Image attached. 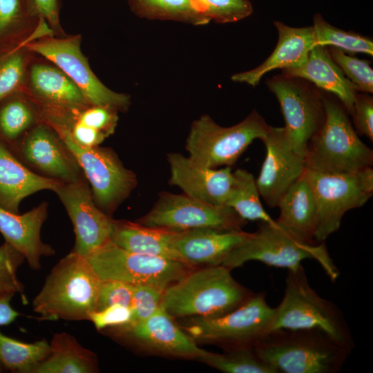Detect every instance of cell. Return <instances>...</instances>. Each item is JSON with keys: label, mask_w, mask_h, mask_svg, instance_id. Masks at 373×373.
Here are the masks:
<instances>
[{"label": "cell", "mask_w": 373, "mask_h": 373, "mask_svg": "<svg viewBox=\"0 0 373 373\" xmlns=\"http://www.w3.org/2000/svg\"><path fill=\"white\" fill-rule=\"evenodd\" d=\"M254 348L274 373H337L352 350L317 329H276Z\"/></svg>", "instance_id": "obj_1"}, {"label": "cell", "mask_w": 373, "mask_h": 373, "mask_svg": "<svg viewBox=\"0 0 373 373\" xmlns=\"http://www.w3.org/2000/svg\"><path fill=\"white\" fill-rule=\"evenodd\" d=\"M253 294L222 265L192 269L166 287L160 306L173 318L213 317L228 313Z\"/></svg>", "instance_id": "obj_2"}, {"label": "cell", "mask_w": 373, "mask_h": 373, "mask_svg": "<svg viewBox=\"0 0 373 373\" xmlns=\"http://www.w3.org/2000/svg\"><path fill=\"white\" fill-rule=\"evenodd\" d=\"M101 282L86 258L70 251L47 276L33 300V311L46 320L89 321Z\"/></svg>", "instance_id": "obj_3"}, {"label": "cell", "mask_w": 373, "mask_h": 373, "mask_svg": "<svg viewBox=\"0 0 373 373\" xmlns=\"http://www.w3.org/2000/svg\"><path fill=\"white\" fill-rule=\"evenodd\" d=\"M325 117L308 142L307 169L327 173H354L373 164V151L354 129L348 112L336 97L322 93Z\"/></svg>", "instance_id": "obj_4"}, {"label": "cell", "mask_w": 373, "mask_h": 373, "mask_svg": "<svg viewBox=\"0 0 373 373\" xmlns=\"http://www.w3.org/2000/svg\"><path fill=\"white\" fill-rule=\"evenodd\" d=\"M281 329H317L352 350L354 347L342 312L310 286L302 265L288 270L283 298L275 308L273 330Z\"/></svg>", "instance_id": "obj_5"}, {"label": "cell", "mask_w": 373, "mask_h": 373, "mask_svg": "<svg viewBox=\"0 0 373 373\" xmlns=\"http://www.w3.org/2000/svg\"><path fill=\"white\" fill-rule=\"evenodd\" d=\"M313 259L318 262L332 281L339 276V271L323 242H303L283 228L274 220L260 222L258 230L237 247L224 260L222 265L230 270L242 266L251 260L268 266L294 269L302 261Z\"/></svg>", "instance_id": "obj_6"}, {"label": "cell", "mask_w": 373, "mask_h": 373, "mask_svg": "<svg viewBox=\"0 0 373 373\" xmlns=\"http://www.w3.org/2000/svg\"><path fill=\"white\" fill-rule=\"evenodd\" d=\"M270 126L254 110L240 123L222 127L210 116L194 121L186 142L189 157L209 168L231 166L256 139L266 136Z\"/></svg>", "instance_id": "obj_7"}, {"label": "cell", "mask_w": 373, "mask_h": 373, "mask_svg": "<svg viewBox=\"0 0 373 373\" xmlns=\"http://www.w3.org/2000/svg\"><path fill=\"white\" fill-rule=\"evenodd\" d=\"M275 308L265 293L253 294L233 310L213 317H194L184 327L195 341L222 345L227 349L254 346L273 331Z\"/></svg>", "instance_id": "obj_8"}, {"label": "cell", "mask_w": 373, "mask_h": 373, "mask_svg": "<svg viewBox=\"0 0 373 373\" xmlns=\"http://www.w3.org/2000/svg\"><path fill=\"white\" fill-rule=\"evenodd\" d=\"M318 208L314 235L317 243L324 242L338 230L345 213L364 205L373 194V169L365 168L354 173H327L306 169Z\"/></svg>", "instance_id": "obj_9"}, {"label": "cell", "mask_w": 373, "mask_h": 373, "mask_svg": "<svg viewBox=\"0 0 373 373\" xmlns=\"http://www.w3.org/2000/svg\"><path fill=\"white\" fill-rule=\"evenodd\" d=\"M85 258L101 281L114 280L163 290L193 269L180 261L126 251L111 241Z\"/></svg>", "instance_id": "obj_10"}, {"label": "cell", "mask_w": 373, "mask_h": 373, "mask_svg": "<svg viewBox=\"0 0 373 373\" xmlns=\"http://www.w3.org/2000/svg\"><path fill=\"white\" fill-rule=\"evenodd\" d=\"M82 35H48L26 45L36 53L58 66L82 91L91 104L126 111L130 96L115 92L105 86L92 70L82 48Z\"/></svg>", "instance_id": "obj_11"}, {"label": "cell", "mask_w": 373, "mask_h": 373, "mask_svg": "<svg viewBox=\"0 0 373 373\" xmlns=\"http://www.w3.org/2000/svg\"><path fill=\"white\" fill-rule=\"evenodd\" d=\"M23 90L37 106L42 120L54 128H66L77 111L91 104L58 66L36 53Z\"/></svg>", "instance_id": "obj_12"}, {"label": "cell", "mask_w": 373, "mask_h": 373, "mask_svg": "<svg viewBox=\"0 0 373 373\" xmlns=\"http://www.w3.org/2000/svg\"><path fill=\"white\" fill-rule=\"evenodd\" d=\"M55 131L89 182L96 204L111 216L135 187L136 175L124 166L112 149L99 146H83L75 142L65 131Z\"/></svg>", "instance_id": "obj_13"}, {"label": "cell", "mask_w": 373, "mask_h": 373, "mask_svg": "<svg viewBox=\"0 0 373 373\" xmlns=\"http://www.w3.org/2000/svg\"><path fill=\"white\" fill-rule=\"evenodd\" d=\"M232 208L203 202L186 194L163 192L153 209L137 222L174 231L211 228L240 230L247 223Z\"/></svg>", "instance_id": "obj_14"}, {"label": "cell", "mask_w": 373, "mask_h": 373, "mask_svg": "<svg viewBox=\"0 0 373 373\" xmlns=\"http://www.w3.org/2000/svg\"><path fill=\"white\" fill-rule=\"evenodd\" d=\"M267 86L280 104L293 149L305 157L308 142L325 121L322 93L304 79L283 74L268 79Z\"/></svg>", "instance_id": "obj_15"}, {"label": "cell", "mask_w": 373, "mask_h": 373, "mask_svg": "<svg viewBox=\"0 0 373 373\" xmlns=\"http://www.w3.org/2000/svg\"><path fill=\"white\" fill-rule=\"evenodd\" d=\"M55 193L73 225L75 240L71 252L86 257L110 242L113 220L96 204L85 176L61 182Z\"/></svg>", "instance_id": "obj_16"}, {"label": "cell", "mask_w": 373, "mask_h": 373, "mask_svg": "<svg viewBox=\"0 0 373 373\" xmlns=\"http://www.w3.org/2000/svg\"><path fill=\"white\" fill-rule=\"evenodd\" d=\"M10 149L27 167L44 177L64 182L84 177L60 135L44 121Z\"/></svg>", "instance_id": "obj_17"}, {"label": "cell", "mask_w": 373, "mask_h": 373, "mask_svg": "<svg viewBox=\"0 0 373 373\" xmlns=\"http://www.w3.org/2000/svg\"><path fill=\"white\" fill-rule=\"evenodd\" d=\"M262 141L266 155L256 182L266 204L276 207L285 193L306 171L305 157L293 149L285 127L270 126Z\"/></svg>", "instance_id": "obj_18"}, {"label": "cell", "mask_w": 373, "mask_h": 373, "mask_svg": "<svg viewBox=\"0 0 373 373\" xmlns=\"http://www.w3.org/2000/svg\"><path fill=\"white\" fill-rule=\"evenodd\" d=\"M107 330L142 348L165 355L201 361L208 352L199 347L161 306L144 321Z\"/></svg>", "instance_id": "obj_19"}, {"label": "cell", "mask_w": 373, "mask_h": 373, "mask_svg": "<svg viewBox=\"0 0 373 373\" xmlns=\"http://www.w3.org/2000/svg\"><path fill=\"white\" fill-rule=\"evenodd\" d=\"M169 183L188 196L213 205H225L234 182L231 166L221 169L200 165L189 157L171 153L167 155Z\"/></svg>", "instance_id": "obj_20"}, {"label": "cell", "mask_w": 373, "mask_h": 373, "mask_svg": "<svg viewBox=\"0 0 373 373\" xmlns=\"http://www.w3.org/2000/svg\"><path fill=\"white\" fill-rule=\"evenodd\" d=\"M250 235L240 230L200 228L176 231L172 247L183 262L191 266L222 265Z\"/></svg>", "instance_id": "obj_21"}, {"label": "cell", "mask_w": 373, "mask_h": 373, "mask_svg": "<svg viewBox=\"0 0 373 373\" xmlns=\"http://www.w3.org/2000/svg\"><path fill=\"white\" fill-rule=\"evenodd\" d=\"M48 203L44 202L23 214L0 207V233L34 270L40 269L42 257L55 254L54 249L41 238V229L48 216Z\"/></svg>", "instance_id": "obj_22"}, {"label": "cell", "mask_w": 373, "mask_h": 373, "mask_svg": "<svg viewBox=\"0 0 373 373\" xmlns=\"http://www.w3.org/2000/svg\"><path fill=\"white\" fill-rule=\"evenodd\" d=\"M274 23L278 32V40L272 53L258 67L233 75V82L256 86L267 73L295 67L306 60L316 45L313 26L294 28L280 21Z\"/></svg>", "instance_id": "obj_23"}, {"label": "cell", "mask_w": 373, "mask_h": 373, "mask_svg": "<svg viewBox=\"0 0 373 373\" xmlns=\"http://www.w3.org/2000/svg\"><path fill=\"white\" fill-rule=\"evenodd\" d=\"M283 75L304 79L332 93L351 114L358 91L332 59L326 46L315 45L303 64L283 69Z\"/></svg>", "instance_id": "obj_24"}, {"label": "cell", "mask_w": 373, "mask_h": 373, "mask_svg": "<svg viewBox=\"0 0 373 373\" xmlns=\"http://www.w3.org/2000/svg\"><path fill=\"white\" fill-rule=\"evenodd\" d=\"M61 181L40 175L22 163L0 142V207L19 213L21 202L42 190L55 191Z\"/></svg>", "instance_id": "obj_25"}, {"label": "cell", "mask_w": 373, "mask_h": 373, "mask_svg": "<svg viewBox=\"0 0 373 373\" xmlns=\"http://www.w3.org/2000/svg\"><path fill=\"white\" fill-rule=\"evenodd\" d=\"M277 207L280 209L276 220L278 226L303 242L317 243L314 235L318 208L306 171L285 193Z\"/></svg>", "instance_id": "obj_26"}, {"label": "cell", "mask_w": 373, "mask_h": 373, "mask_svg": "<svg viewBox=\"0 0 373 373\" xmlns=\"http://www.w3.org/2000/svg\"><path fill=\"white\" fill-rule=\"evenodd\" d=\"M175 232L146 226L137 222L113 220L110 241L133 253L183 262L172 247Z\"/></svg>", "instance_id": "obj_27"}, {"label": "cell", "mask_w": 373, "mask_h": 373, "mask_svg": "<svg viewBox=\"0 0 373 373\" xmlns=\"http://www.w3.org/2000/svg\"><path fill=\"white\" fill-rule=\"evenodd\" d=\"M53 35L44 20L29 12L26 0H0V50Z\"/></svg>", "instance_id": "obj_28"}, {"label": "cell", "mask_w": 373, "mask_h": 373, "mask_svg": "<svg viewBox=\"0 0 373 373\" xmlns=\"http://www.w3.org/2000/svg\"><path fill=\"white\" fill-rule=\"evenodd\" d=\"M50 352L33 373H95L99 371L97 355L82 346L71 334L53 335Z\"/></svg>", "instance_id": "obj_29"}, {"label": "cell", "mask_w": 373, "mask_h": 373, "mask_svg": "<svg viewBox=\"0 0 373 373\" xmlns=\"http://www.w3.org/2000/svg\"><path fill=\"white\" fill-rule=\"evenodd\" d=\"M42 121L32 99L24 90L16 92L0 101V142L10 149Z\"/></svg>", "instance_id": "obj_30"}, {"label": "cell", "mask_w": 373, "mask_h": 373, "mask_svg": "<svg viewBox=\"0 0 373 373\" xmlns=\"http://www.w3.org/2000/svg\"><path fill=\"white\" fill-rule=\"evenodd\" d=\"M50 352V344L44 339L24 343L0 332V361L12 372L33 373Z\"/></svg>", "instance_id": "obj_31"}, {"label": "cell", "mask_w": 373, "mask_h": 373, "mask_svg": "<svg viewBox=\"0 0 373 373\" xmlns=\"http://www.w3.org/2000/svg\"><path fill=\"white\" fill-rule=\"evenodd\" d=\"M234 182L225 205L232 208L245 220L272 222L274 220L265 210L254 175L245 169L233 172Z\"/></svg>", "instance_id": "obj_32"}, {"label": "cell", "mask_w": 373, "mask_h": 373, "mask_svg": "<svg viewBox=\"0 0 373 373\" xmlns=\"http://www.w3.org/2000/svg\"><path fill=\"white\" fill-rule=\"evenodd\" d=\"M201 361L225 373H274L257 355L254 346L228 348L222 354L207 352Z\"/></svg>", "instance_id": "obj_33"}, {"label": "cell", "mask_w": 373, "mask_h": 373, "mask_svg": "<svg viewBox=\"0 0 373 373\" xmlns=\"http://www.w3.org/2000/svg\"><path fill=\"white\" fill-rule=\"evenodd\" d=\"M34 55L23 44L12 49L0 59V101L24 90Z\"/></svg>", "instance_id": "obj_34"}, {"label": "cell", "mask_w": 373, "mask_h": 373, "mask_svg": "<svg viewBox=\"0 0 373 373\" xmlns=\"http://www.w3.org/2000/svg\"><path fill=\"white\" fill-rule=\"evenodd\" d=\"M312 26L316 45H331L352 52L373 55V42L370 37L337 28L325 21L320 14L314 15Z\"/></svg>", "instance_id": "obj_35"}, {"label": "cell", "mask_w": 373, "mask_h": 373, "mask_svg": "<svg viewBox=\"0 0 373 373\" xmlns=\"http://www.w3.org/2000/svg\"><path fill=\"white\" fill-rule=\"evenodd\" d=\"M131 8L144 16L175 19H207L195 0H130Z\"/></svg>", "instance_id": "obj_36"}, {"label": "cell", "mask_w": 373, "mask_h": 373, "mask_svg": "<svg viewBox=\"0 0 373 373\" xmlns=\"http://www.w3.org/2000/svg\"><path fill=\"white\" fill-rule=\"evenodd\" d=\"M329 52L346 77L355 86L357 91L372 93L373 70L368 61L347 55L343 50L336 47L329 50Z\"/></svg>", "instance_id": "obj_37"}, {"label": "cell", "mask_w": 373, "mask_h": 373, "mask_svg": "<svg viewBox=\"0 0 373 373\" xmlns=\"http://www.w3.org/2000/svg\"><path fill=\"white\" fill-rule=\"evenodd\" d=\"M24 260L23 256L8 242L0 245V295L19 294L27 303L24 286L17 275Z\"/></svg>", "instance_id": "obj_38"}, {"label": "cell", "mask_w": 373, "mask_h": 373, "mask_svg": "<svg viewBox=\"0 0 373 373\" xmlns=\"http://www.w3.org/2000/svg\"><path fill=\"white\" fill-rule=\"evenodd\" d=\"M207 19L220 23L234 22L249 16L253 7L248 0H195Z\"/></svg>", "instance_id": "obj_39"}, {"label": "cell", "mask_w": 373, "mask_h": 373, "mask_svg": "<svg viewBox=\"0 0 373 373\" xmlns=\"http://www.w3.org/2000/svg\"><path fill=\"white\" fill-rule=\"evenodd\" d=\"M117 113L108 107L90 104L77 111L68 126L72 122H76L97 130L108 137L115 132L118 121Z\"/></svg>", "instance_id": "obj_40"}, {"label": "cell", "mask_w": 373, "mask_h": 373, "mask_svg": "<svg viewBox=\"0 0 373 373\" xmlns=\"http://www.w3.org/2000/svg\"><path fill=\"white\" fill-rule=\"evenodd\" d=\"M164 290L146 285H134L131 308L135 323L145 320L160 307Z\"/></svg>", "instance_id": "obj_41"}, {"label": "cell", "mask_w": 373, "mask_h": 373, "mask_svg": "<svg viewBox=\"0 0 373 373\" xmlns=\"http://www.w3.org/2000/svg\"><path fill=\"white\" fill-rule=\"evenodd\" d=\"M134 285L124 282L106 280L100 284L96 310L113 305L131 307Z\"/></svg>", "instance_id": "obj_42"}, {"label": "cell", "mask_w": 373, "mask_h": 373, "mask_svg": "<svg viewBox=\"0 0 373 373\" xmlns=\"http://www.w3.org/2000/svg\"><path fill=\"white\" fill-rule=\"evenodd\" d=\"M89 321L99 331L121 327L133 321V309L131 307L113 305L93 312Z\"/></svg>", "instance_id": "obj_43"}, {"label": "cell", "mask_w": 373, "mask_h": 373, "mask_svg": "<svg viewBox=\"0 0 373 373\" xmlns=\"http://www.w3.org/2000/svg\"><path fill=\"white\" fill-rule=\"evenodd\" d=\"M31 15L37 20H44L55 36H65L60 22L59 0H26Z\"/></svg>", "instance_id": "obj_44"}, {"label": "cell", "mask_w": 373, "mask_h": 373, "mask_svg": "<svg viewBox=\"0 0 373 373\" xmlns=\"http://www.w3.org/2000/svg\"><path fill=\"white\" fill-rule=\"evenodd\" d=\"M356 132L373 141V98L367 94L357 93L350 114Z\"/></svg>", "instance_id": "obj_45"}, {"label": "cell", "mask_w": 373, "mask_h": 373, "mask_svg": "<svg viewBox=\"0 0 373 373\" xmlns=\"http://www.w3.org/2000/svg\"><path fill=\"white\" fill-rule=\"evenodd\" d=\"M13 296L12 294L0 295V326L12 323L20 315L10 305Z\"/></svg>", "instance_id": "obj_46"}, {"label": "cell", "mask_w": 373, "mask_h": 373, "mask_svg": "<svg viewBox=\"0 0 373 373\" xmlns=\"http://www.w3.org/2000/svg\"><path fill=\"white\" fill-rule=\"evenodd\" d=\"M16 48V47H15ZM15 48H8V49H5V50H0V59L4 55H6L7 52H8L9 51H10L12 49Z\"/></svg>", "instance_id": "obj_47"}, {"label": "cell", "mask_w": 373, "mask_h": 373, "mask_svg": "<svg viewBox=\"0 0 373 373\" xmlns=\"http://www.w3.org/2000/svg\"><path fill=\"white\" fill-rule=\"evenodd\" d=\"M3 366L2 363L0 361V372H1L3 371Z\"/></svg>", "instance_id": "obj_48"}]
</instances>
